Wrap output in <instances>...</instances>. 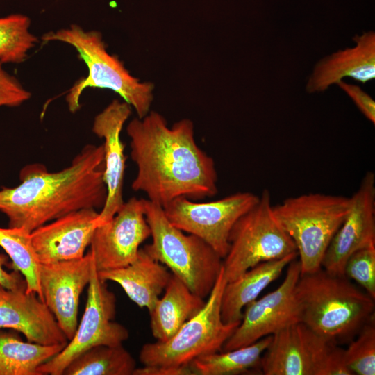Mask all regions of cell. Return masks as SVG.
<instances>
[{
    "instance_id": "1",
    "label": "cell",
    "mask_w": 375,
    "mask_h": 375,
    "mask_svg": "<svg viewBox=\"0 0 375 375\" xmlns=\"http://www.w3.org/2000/svg\"><path fill=\"white\" fill-rule=\"evenodd\" d=\"M126 132L138 168L134 191L144 192L162 207L179 197L197 201L217 194L214 160L197 145L192 120L183 119L169 127L161 114L149 111L132 119Z\"/></svg>"
},
{
    "instance_id": "2",
    "label": "cell",
    "mask_w": 375,
    "mask_h": 375,
    "mask_svg": "<svg viewBox=\"0 0 375 375\" xmlns=\"http://www.w3.org/2000/svg\"><path fill=\"white\" fill-rule=\"evenodd\" d=\"M103 146L85 145L67 167L49 172L42 164L24 166L20 183L0 190V212L8 227L31 232L83 208H102L107 196Z\"/></svg>"
},
{
    "instance_id": "3",
    "label": "cell",
    "mask_w": 375,
    "mask_h": 375,
    "mask_svg": "<svg viewBox=\"0 0 375 375\" xmlns=\"http://www.w3.org/2000/svg\"><path fill=\"white\" fill-rule=\"evenodd\" d=\"M295 294L301 322L338 344H348L374 319V299L344 276L323 268L300 276Z\"/></svg>"
},
{
    "instance_id": "4",
    "label": "cell",
    "mask_w": 375,
    "mask_h": 375,
    "mask_svg": "<svg viewBox=\"0 0 375 375\" xmlns=\"http://www.w3.org/2000/svg\"><path fill=\"white\" fill-rule=\"evenodd\" d=\"M42 40L71 45L88 67V76L77 81L67 95L69 111L76 112L81 108L80 98L83 90L94 88L110 89L118 94L135 109L138 118L149 113L154 85L133 76L117 56L110 54L100 32L85 31L72 24L67 28L49 31L42 35Z\"/></svg>"
},
{
    "instance_id": "5",
    "label": "cell",
    "mask_w": 375,
    "mask_h": 375,
    "mask_svg": "<svg viewBox=\"0 0 375 375\" xmlns=\"http://www.w3.org/2000/svg\"><path fill=\"white\" fill-rule=\"evenodd\" d=\"M152 241L144 250L169 268L195 295L210 294L223 265L221 256L204 240L172 225L161 206L143 199Z\"/></svg>"
},
{
    "instance_id": "6",
    "label": "cell",
    "mask_w": 375,
    "mask_h": 375,
    "mask_svg": "<svg viewBox=\"0 0 375 375\" xmlns=\"http://www.w3.org/2000/svg\"><path fill=\"white\" fill-rule=\"evenodd\" d=\"M350 208V198L309 193L290 197L273 206L274 214L293 240L301 275L322 267L325 252Z\"/></svg>"
},
{
    "instance_id": "7",
    "label": "cell",
    "mask_w": 375,
    "mask_h": 375,
    "mask_svg": "<svg viewBox=\"0 0 375 375\" xmlns=\"http://www.w3.org/2000/svg\"><path fill=\"white\" fill-rule=\"evenodd\" d=\"M227 283L223 265L203 307L165 342L144 344L140 353L143 365L178 366L221 351L240 323L226 324L221 317V300Z\"/></svg>"
},
{
    "instance_id": "8",
    "label": "cell",
    "mask_w": 375,
    "mask_h": 375,
    "mask_svg": "<svg viewBox=\"0 0 375 375\" xmlns=\"http://www.w3.org/2000/svg\"><path fill=\"white\" fill-rule=\"evenodd\" d=\"M229 249L223 258L224 276L233 281L263 262L297 253L296 246L276 219L268 190L235 223L228 236Z\"/></svg>"
},
{
    "instance_id": "9",
    "label": "cell",
    "mask_w": 375,
    "mask_h": 375,
    "mask_svg": "<svg viewBox=\"0 0 375 375\" xmlns=\"http://www.w3.org/2000/svg\"><path fill=\"white\" fill-rule=\"evenodd\" d=\"M260 370L265 375H353L345 363L344 349L302 322L272 335Z\"/></svg>"
},
{
    "instance_id": "10",
    "label": "cell",
    "mask_w": 375,
    "mask_h": 375,
    "mask_svg": "<svg viewBox=\"0 0 375 375\" xmlns=\"http://www.w3.org/2000/svg\"><path fill=\"white\" fill-rule=\"evenodd\" d=\"M106 283L99 278L93 258L81 322L63 349L38 368L40 375H62L65 367L85 351L98 345H120L128 338L127 328L114 321L116 297Z\"/></svg>"
},
{
    "instance_id": "11",
    "label": "cell",
    "mask_w": 375,
    "mask_h": 375,
    "mask_svg": "<svg viewBox=\"0 0 375 375\" xmlns=\"http://www.w3.org/2000/svg\"><path fill=\"white\" fill-rule=\"evenodd\" d=\"M258 200L259 196L249 192H236L209 202L179 197L162 208L172 225L201 238L223 259L229 249L231 228Z\"/></svg>"
},
{
    "instance_id": "12",
    "label": "cell",
    "mask_w": 375,
    "mask_h": 375,
    "mask_svg": "<svg viewBox=\"0 0 375 375\" xmlns=\"http://www.w3.org/2000/svg\"><path fill=\"white\" fill-rule=\"evenodd\" d=\"M288 266L283 281L275 290L245 306L240 324L224 344L222 351L249 345L301 322V310L295 294L296 284L301 276V266L296 259Z\"/></svg>"
},
{
    "instance_id": "13",
    "label": "cell",
    "mask_w": 375,
    "mask_h": 375,
    "mask_svg": "<svg viewBox=\"0 0 375 375\" xmlns=\"http://www.w3.org/2000/svg\"><path fill=\"white\" fill-rule=\"evenodd\" d=\"M150 236L143 199H129L110 221L99 225L94 232L90 251L97 271L131 264L140 244Z\"/></svg>"
},
{
    "instance_id": "14",
    "label": "cell",
    "mask_w": 375,
    "mask_h": 375,
    "mask_svg": "<svg viewBox=\"0 0 375 375\" xmlns=\"http://www.w3.org/2000/svg\"><path fill=\"white\" fill-rule=\"evenodd\" d=\"M93 264L90 251L83 258L40 264L42 300L70 340L78 326L80 296L90 282Z\"/></svg>"
},
{
    "instance_id": "15",
    "label": "cell",
    "mask_w": 375,
    "mask_h": 375,
    "mask_svg": "<svg viewBox=\"0 0 375 375\" xmlns=\"http://www.w3.org/2000/svg\"><path fill=\"white\" fill-rule=\"evenodd\" d=\"M375 245V175L367 172L350 197V208L322 261L326 272L344 276L345 263L355 251Z\"/></svg>"
},
{
    "instance_id": "16",
    "label": "cell",
    "mask_w": 375,
    "mask_h": 375,
    "mask_svg": "<svg viewBox=\"0 0 375 375\" xmlns=\"http://www.w3.org/2000/svg\"><path fill=\"white\" fill-rule=\"evenodd\" d=\"M131 113L126 101L113 100L94 118L92 132L104 140L103 180L107 196L97 219V226L110 221L124 204L123 183L126 166L121 131Z\"/></svg>"
},
{
    "instance_id": "17",
    "label": "cell",
    "mask_w": 375,
    "mask_h": 375,
    "mask_svg": "<svg viewBox=\"0 0 375 375\" xmlns=\"http://www.w3.org/2000/svg\"><path fill=\"white\" fill-rule=\"evenodd\" d=\"M98 215L94 208H83L31 231V244L40 264L83 258L97 227Z\"/></svg>"
},
{
    "instance_id": "18",
    "label": "cell",
    "mask_w": 375,
    "mask_h": 375,
    "mask_svg": "<svg viewBox=\"0 0 375 375\" xmlns=\"http://www.w3.org/2000/svg\"><path fill=\"white\" fill-rule=\"evenodd\" d=\"M26 290H9L0 285V328L22 333L28 342L67 344L68 339L45 303L37 294Z\"/></svg>"
},
{
    "instance_id": "19",
    "label": "cell",
    "mask_w": 375,
    "mask_h": 375,
    "mask_svg": "<svg viewBox=\"0 0 375 375\" xmlns=\"http://www.w3.org/2000/svg\"><path fill=\"white\" fill-rule=\"evenodd\" d=\"M355 45L320 59L308 78V93L327 90L342 78L350 77L365 84L375 78V32L365 31L353 37Z\"/></svg>"
},
{
    "instance_id": "20",
    "label": "cell",
    "mask_w": 375,
    "mask_h": 375,
    "mask_svg": "<svg viewBox=\"0 0 375 375\" xmlns=\"http://www.w3.org/2000/svg\"><path fill=\"white\" fill-rule=\"evenodd\" d=\"M97 273L103 281L119 284L132 301L140 308H146L149 312L172 275L167 267L152 258L142 247L131 264Z\"/></svg>"
},
{
    "instance_id": "21",
    "label": "cell",
    "mask_w": 375,
    "mask_h": 375,
    "mask_svg": "<svg viewBox=\"0 0 375 375\" xmlns=\"http://www.w3.org/2000/svg\"><path fill=\"white\" fill-rule=\"evenodd\" d=\"M297 253L261 262L237 279L227 282L221 300V317L226 324L240 323L243 309L257 299L271 283L276 280Z\"/></svg>"
},
{
    "instance_id": "22",
    "label": "cell",
    "mask_w": 375,
    "mask_h": 375,
    "mask_svg": "<svg viewBox=\"0 0 375 375\" xmlns=\"http://www.w3.org/2000/svg\"><path fill=\"white\" fill-rule=\"evenodd\" d=\"M159 298L151 317V330L158 342L172 338L191 317L199 312L205 304V299L193 294L188 286L176 276L172 274Z\"/></svg>"
},
{
    "instance_id": "23",
    "label": "cell",
    "mask_w": 375,
    "mask_h": 375,
    "mask_svg": "<svg viewBox=\"0 0 375 375\" xmlns=\"http://www.w3.org/2000/svg\"><path fill=\"white\" fill-rule=\"evenodd\" d=\"M65 346L24 342L16 333L0 328V375H40L38 368Z\"/></svg>"
},
{
    "instance_id": "24",
    "label": "cell",
    "mask_w": 375,
    "mask_h": 375,
    "mask_svg": "<svg viewBox=\"0 0 375 375\" xmlns=\"http://www.w3.org/2000/svg\"><path fill=\"white\" fill-rule=\"evenodd\" d=\"M272 335L233 350L204 355L190 362L194 375H238L260 372L262 356Z\"/></svg>"
},
{
    "instance_id": "25",
    "label": "cell",
    "mask_w": 375,
    "mask_h": 375,
    "mask_svg": "<svg viewBox=\"0 0 375 375\" xmlns=\"http://www.w3.org/2000/svg\"><path fill=\"white\" fill-rule=\"evenodd\" d=\"M136 362L122 346L98 345L75 358L62 375H133Z\"/></svg>"
},
{
    "instance_id": "26",
    "label": "cell",
    "mask_w": 375,
    "mask_h": 375,
    "mask_svg": "<svg viewBox=\"0 0 375 375\" xmlns=\"http://www.w3.org/2000/svg\"><path fill=\"white\" fill-rule=\"evenodd\" d=\"M30 234L24 228L0 227V247L10 258L12 268L24 276L26 292H34L43 301L39 281L40 262L33 248Z\"/></svg>"
},
{
    "instance_id": "27",
    "label": "cell",
    "mask_w": 375,
    "mask_h": 375,
    "mask_svg": "<svg viewBox=\"0 0 375 375\" xmlns=\"http://www.w3.org/2000/svg\"><path fill=\"white\" fill-rule=\"evenodd\" d=\"M30 19L22 14L0 18V61L3 64H19L26 60L38 42L30 32Z\"/></svg>"
},
{
    "instance_id": "28",
    "label": "cell",
    "mask_w": 375,
    "mask_h": 375,
    "mask_svg": "<svg viewBox=\"0 0 375 375\" xmlns=\"http://www.w3.org/2000/svg\"><path fill=\"white\" fill-rule=\"evenodd\" d=\"M344 349V361L353 374H375L374 319L366 324Z\"/></svg>"
},
{
    "instance_id": "29",
    "label": "cell",
    "mask_w": 375,
    "mask_h": 375,
    "mask_svg": "<svg viewBox=\"0 0 375 375\" xmlns=\"http://www.w3.org/2000/svg\"><path fill=\"white\" fill-rule=\"evenodd\" d=\"M344 276L358 283L375 299V245L352 253L345 263Z\"/></svg>"
},
{
    "instance_id": "30",
    "label": "cell",
    "mask_w": 375,
    "mask_h": 375,
    "mask_svg": "<svg viewBox=\"0 0 375 375\" xmlns=\"http://www.w3.org/2000/svg\"><path fill=\"white\" fill-rule=\"evenodd\" d=\"M31 96L18 79L4 69L0 61V108L19 106Z\"/></svg>"
},
{
    "instance_id": "31",
    "label": "cell",
    "mask_w": 375,
    "mask_h": 375,
    "mask_svg": "<svg viewBox=\"0 0 375 375\" xmlns=\"http://www.w3.org/2000/svg\"><path fill=\"white\" fill-rule=\"evenodd\" d=\"M337 85L351 99L362 114L375 123V102L360 86L340 81Z\"/></svg>"
},
{
    "instance_id": "32",
    "label": "cell",
    "mask_w": 375,
    "mask_h": 375,
    "mask_svg": "<svg viewBox=\"0 0 375 375\" xmlns=\"http://www.w3.org/2000/svg\"><path fill=\"white\" fill-rule=\"evenodd\" d=\"M133 375H194L190 364L178 366H150L136 367Z\"/></svg>"
},
{
    "instance_id": "33",
    "label": "cell",
    "mask_w": 375,
    "mask_h": 375,
    "mask_svg": "<svg viewBox=\"0 0 375 375\" xmlns=\"http://www.w3.org/2000/svg\"><path fill=\"white\" fill-rule=\"evenodd\" d=\"M8 262L7 255L0 253V285L9 290L26 288V283L22 274L15 270L8 273L3 269Z\"/></svg>"
}]
</instances>
